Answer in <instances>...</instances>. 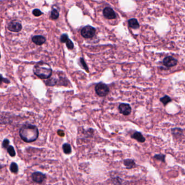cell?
Returning <instances> with one entry per match:
<instances>
[{
    "label": "cell",
    "instance_id": "484cf974",
    "mask_svg": "<svg viewBox=\"0 0 185 185\" xmlns=\"http://www.w3.org/2000/svg\"><path fill=\"white\" fill-rule=\"evenodd\" d=\"M80 61L81 64V65H83V68H84V69H85L86 71L88 72V68L87 67L86 64L85 63L84 59H83V58H80Z\"/></svg>",
    "mask_w": 185,
    "mask_h": 185
},
{
    "label": "cell",
    "instance_id": "d6986e66",
    "mask_svg": "<svg viewBox=\"0 0 185 185\" xmlns=\"http://www.w3.org/2000/svg\"><path fill=\"white\" fill-rule=\"evenodd\" d=\"M57 79L55 78H51L48 80H47L45 81L46 84L48 86H55L57 84Z\"/></svg>",
    "mask_w": 185,
    "mask_h": 185
},
{
    "label": "cell",
    "instance_id": "4fadbf2b",
    "mask_svg": "<svg viewBox=\"0 0 185 185\" xmlns=\"http://www.w3.org/2000/svg\"><path fill=\"white\" fill-rule=\"evenodd\" d=\"M124 164L127 169H131L134 168L136 166L134 161L132 159H126L124 160Z\"/></svg>",
    "mask_w": 185,
    "mask_h": 185
},
{
    "label": "cell",
    "instance_id": "2e32d148",
    "mask_svg": "<svg viewBox=\"0 0 185 185\" xmlns=\"http://www.w3.org/2000/svg\"><path fill=\"white\" fill-rule=\"evenodd\" d=\"M7 149L8 153L10 156L14 157L16 155V152H15V149H14V148L13 146H9L7 148Z\"/></svg>",
    "mask_w": 185,
    "mask_h": 185
},
{
    "label": "cell",
    "instance_id": "3957f363",
    "mask_svg": "<svg viewBox=\"0 0 185 185\" xmlns=\"http://www.w3.org/2000/svg\"><path fill=\"white\" fill-rule=\"evenodd\" d=\"M95 91L99 96L104 97L109 92V88L106 84L99 83L95 87Z\"/></svg>",
    "mask_w": 185,
    "mask_h": 185
},
{
    "label": "cell",
    "instance_id": "7a4b0ae2",
    "mask_svg": "<svg viewBox=\"0 0 185 185\" xmlns=\"http://www.w3.org/2000/svg\"><path fill=\"white\" fill-rule=\"evenodd\" d=\"M33 72L41 79H48L52 75V70L49 64L40 61L34 66Z\"/></svg>",
    "mask_w": 185,
    "mask_h": 185
},
{
    "label": "cell",
    "instance_id": "7c38bea8",
    "mask_svg": "<svg viewBox=\"0 0 185 185\" xmlns=\"http://www.w3.org/2000/svg\"><path fill=\"white\" fill-rule=\"evenodd\" d=\"M128 24L130 27L133 29H137L139 27V22L136 19H131L128 21Z\"/></svg>",
    "mask_w": 185,
    "mask_h": 185
},
{
    "label": "cell",
    "instance_id": "e0dca14e",
    "mask_svg": "<svg viewBox=\"0 0 185 185\" xmlns=\"http://www.w3.org/2000/svg\"><path fill=\"white\" fill-rule=\"evenodd\" d=\"M10 170L13 173H17L18 172V166L16 163L12 162L10 166Z\"/></svg>",
    "mask_w": 185,
    "mask_h": 185
},
{
    "label": "cell",
    "instance_id": "603a6c76",
    "mask_svg": "<svg viewBox=\"0 0 185 185\" xmlns=\"http://www.w3.org/2000/svg\"><path fill=\"white\" fill-rule=\"evenodd\" d=\"M66 46L69 50H72L74 47V45L71 40L68 39L66 41Z\"/></svg>",
    "mask_w": 185,
    "mask_h": 185
},
{
    "label": "cell",
    "instance_id": "8992f818",
    "mask_svg": "<svg viewBox=\"0 0 185 185\" xmlns=\"http://www.w3.org/2000/svg\"><path fill=\"white\" fill-rule=\"evenodd\" d=\"M32 179L35 182L38 184H41L46 179V175L42 173L36 172L32 174Z\"/></svg>",
    "mask_w": 185,
    "mask_h": 185
},
{
    "label": "cell",
    "instance_id": "5bb4252c",
    "mask_svg": "<svg viewBox=\"0 0 185 185\" xmlns=\"http://www.w3.org/2000/svg\"><path fill=\"white\" fill-rule=\"evenodd\" d=\"M63 150L64 153L66 154H71L72 151L71 147V145L68 143H65L63 145Z\"/></svg>",
    "mask_w": 185,
    "mask_h": 185
},
{
    "label": "cell",
    "instance_id": "ac0fdd59",
    "mask_svg": "<svg viewBox=\"0 0 185 185\" xmlns=\"http://www.w3.org/2000/svg\"><path fill=\"white\" fill-rule=\"evenodd\" d=\"M171 101H172V100H171V98L169 97V96H165L164 97H162V98L160 99L161 102H162L164 105L167 104L169 102H171Z\"/></svg>",
    "mask_w": 185,
    "mask_h": 185
},
{
    "label": "cell",
    "instance_id": "ffe728a7",
    "mask_svg": "<svg viewBox=\"0 0 185 185\" xmlns=\"http://www.w3.org/2000/svg\"><path fill=\"white\" fill-rule=\"evenodd\" d=\"M172 131L173 134L175 136H180V135L182 134V130L179 129V128H174V129H173L172 130Z\"/></svg>",
    "mask_w": 185,
    "mask_h": 185
},
{
    "label": "cell",
    "instance_id": "6da1fadb",
    "mask_svg": "<svg viewBox=\"0 0 185 185\" xmlns=\"http://www.w3.org/2000/svg\"><path fill=\"white\" fill-rule=\"evenodd\" d=\"M21 139L27 143L35 141L39 137V130L37 126L30 124L23 125L19 131Z\"/></svg>",
    "mask_w": 185,
    "mask_h": 185
},
{
    "label": "cell",
    "instance_id": "8fae6325",
    "mask_svg": "<svg viewBox=\"0 0 185 185\" xmlns=\"http://www.w3.org/2000/svg\"><path fill=\"white\" fill-rule=\"evenodd\" d=\"M131 138L135 139L137 140V141H139V142H141V143L144 142V141L146 140V139L143 137L142 134L141 133H139V132H135L131 136Z\"/></svg>",
    "mask_w": 185,
    "mask_h": 185
},
{
    "label": "cell",
    "instance_id": "d4e9b609",
    "mask_svg": "<svg viewBox=\"0 0 185 185\" xmlns=\"http://www.w3.org/2000/svg\"><path fill=\"white\" fill-rule=\"evenodd\" d=\"M9 144V141L7 139H4L2 142V146L3 147L5 148H7L8 147Z\"/></svg>",
    "mask_w": 185,
    "mask_h": 185
},
{
    "label": "cell",
    "instance_id": "5b68a950",
    "mask_svg": "<svg viewBox=\"0 0 185 185\" xmlns=\"http://www.w3.org/2000/svg\"><path fill=\"white\" fill-rule=\"evenodd\" d=\"M8 28L11 32H19L22 30V27L21 23L17 21H11L9 23Z\"/></svg>",
    "mask_w": 185,
    "mask_h": 185
},
{
    "label": "cell",
    "instance_id": "277c9868",
    "mask_svg": "<svg viewBox=\"0 0 185 185\" xmlns=\"http://www.w3.org/2000/svg\"><path fill=\"white\" fill-rule=\"evenodd\" d=\"M96 33V29L91 26H86L81 30V34L83 37L90 39L93 37Z\"/></svg>",
    "mask_w": 185,
    "mask_h": 185
},
{
    "label": "cell",
    "instance_id": "9c48e42d",
    "mask_svg": "<svg viewBox=\"0 0 185 185\" xmlns=\"http://www.w3.org/2000/svg\"><path fill=\"white\" fill-rule=\"evenodd\" d=\"M177 61L176 59L172 57H167L164 60V64L167 67H173L177 65Z\"/></svg>",
    "mask_w": 185,
    "mask_h": 185
},
{
    "label": "cell",
    "instance_id": "9a60e30c",
    "mask_svg": "<svg viewBox=\"0 0 185 185\" xmlns=\"http://www.w3.org/2000/svg\"><path fill=\"white\" fill-rule=\"evenodd\" d=\"M59 17V13L58 10H57L56 9L53 8L50 13V17L53 20H56Z\"/></svg>",
    "mask_w": 185,
    "mask_h": 185
},
{
    "label": "cell",
    "instance_id": "44dd1931",
    "mask_svg": "<svg viewBox=\"0 0 185 185\" xmlns=\"http://www.w3.org/2000/svg\"><path fill=\"white\" fill-rule=\"evenodd\" d=\"M154 159H155L156 160H159L160 161L162 162H164L165 161V155L163 154H157L154 156Z\"/></svg>",
    "mask_w": 185,
    "mask_h": 185
},
{
    "label": "cell",
    "instance_id": "ba28073f",
    "mask_svg": "<svg viewBox=\"0 0 185 185\" xmlns=\"http://www.w3.org/2000/svg\"><path fill=\"white\" fill-rule=\"evenodd\" d=\"M103 15L108 19H114L116 17V13L110 7H106L103 10Z\"/></svg>",
    "mask_w": 185,
    "mask_h": 185
},
{
    "label": "cell",
    "instance_id": "cb8c5ba5",
    "mask_svg": "<svg viewBox=\"0 0 185 185\" xmlns=\"http://www.w3.org/2000/svg\"><path fill=\"white\" fill-rule=\"evenodd\" d=\"M68 35H67L66 34H63L61 37H60V41L61 42H66L67 40H68Z\"/></svg>",
    "mask_w": 185,
    "mask_h": 185
},
{
    "label": "cell",
    "instance_id": "7402d4cb",
    "mask_svg": "<svg viewBox=\"0 0 185 185\" xmlns=\"http://www.w3.org/2000/svg\"><path fill=\"white\" fill-rule=\"evenodd\" d=\"M33 14L35 17H40L42 14V13L41 12L40 10L38 9H34L33 11Z\"/></svg>",
    "mask_w": 185,
    "mask_h": 185
},
{
    "label": "cell",
    "instance_id": "4316f807",
    "mask_svg": "<svg viewBox=\"0 0 185 185\" xmlns=\"http://www.w3.org/2000/svg\"><path fill=\"white\" fill-rule=\"evenodd\" d=\"M1 77H2V78H1V83L3 81V82L6 83H9V80H8V79H6V78H3L2 77V76Z\"/></svg>",
    "mask_w": 185,
    "mask_h": 185
},
{
    "label": "cell",
    "instance_id": "30bf717a",
    "mask_svg": "<svg viewBox=\"0 0 185 185\" xmlns=\"http://www.w3.org/2000/svg\"><path fill=\"white\" fill-rule=\"evenodd\" d=\"M32 41L37 45H42L46 42V38L41 35H36L32 38Z\"/></svg>",
    "mask_w": 185,
    "mask_h": 185
},
{
    "label": "cell",
    "instance_id": "52a82bcc",
    "mask_svg": "<svg viewBox=\"0 0 185 185\" xmlns=\"http://www.w3.org/2000/svg\"><path fill=\"white\" fill-rule=\"evenodd\" d=\"M118 109L120 113L125 116L129 115L131 112V108L130 106L128 104H125V103L121 104L119 105Z\"/></svg>",
    "mask_w": 185,
    "mask_h": 185
}]
</instances>
